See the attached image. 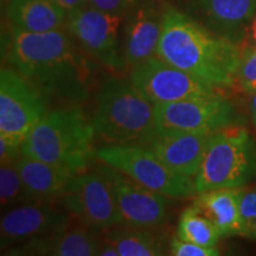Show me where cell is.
Wrapping results in <instances>:
<instances>
[{
  "instance_id": "cell-10",
  "label": "cell",
  "mask_w": 256,
  "mask_h": 256,
  "mask_svg": "<svg viewBox=\"0 0 256 256\" xmlns=\"http://www.w3.org/2000/svg\"><path fill=\"white\" fill-rule=\"evenodd\" d=\"M124 17L87 5L69 14L64 28L92 60L108 69L122 70L127 68L119 44Z\"/></svg>"
},
{
  "instance_id": "cell-2",
  "label": "cell",
  "mask_w": 256,
  "mask_h": 256,
  "mask_svg": "<svg viewBox=\"0 0 256 256\" xmlns=\"http://www.w3.org/2000/svg\"><path fill=\"white\" fill-rule=\"evenodd\" d=\"M156 55L214 87L230 88L238 83L241 46L174 6L164 5Z\"/></svg>"
},
{
  "instance_id": "cell-28",
  "label": "cell",
  "mask_w": 256,
  "mask_h": 256,
  "mask_svg": "<svg viewBox=\"0 0 256 256\" xmlns=\"http://www.w3.org/2000/svg\"><path fill=\"white\" fill-rule=\"evenodd\" d=\"M23 156L22 146L0 138V162L2 165L16 164L17 160Z\"/></svg>"
},
{
  "instance_id": "cell-30",
  "label": "cell",
  "mask_w": 256,
  "mask_h": 256,
  "mask_svg": "<svg viewBox=\"0 0 256 256\" xmlns=\"http://www.w3.org/2000/svg\"><path fill=\"white\" fill-rule=\"evenodd\" d=\"M242 44H247V46H254L256 49V14L254 16V18H252L250 25H249L247 36H246Z\"/></svg>"
},
{
  "instance_id": "cell-27",
  "label": "cell",
  "mask_w": 256,
  "mask_h": 256,
  "mask_svg": "<svg viewBox=\"0 0 256 256\" xmlns=\"http://www.w3.org/2000/svg\"><path fill=\"white\" fill-rule=\"evenodd\" d=\"M136 4L138 0H88L92 8L118 16H126Z\"/></svg>"
},
{
  "instance_id": "cell-17",
  "label": "cell",
  "mask_w": 256,
  "mask_h": 256,
  "mask_svg": "<svg viewBox=\"0 0 256 256\" xmlns=\"http://www.w3.org/2000/svg\"><path fill=\"white\" fill-rule=\"evenodd\" d=\"M202 24L241 46L256 14V0H194Z\"/></svg>"
},
{
  "instance_id": "cell-31",
  "label": "cell",
  "mask_w": 256,
  "mask_h": 256,
  "mask_svg": "<svg viewBox=\"0 0 256 256\" xmlns=\"http://www.w3.org/2000/svg\"><path fill=\"white\" fill-rule=\"evenodd\" d=\"M249 113H250V120L252 124V130L256 136V92L250 95V101H249Z\"/></svg>"
},
{
  "instance_id": "cell-8",
  "label": "cell",
  "mask_w": 256,
  "mask_h": 256,
  "mask_svg": "<svg viewBox=\"0 0 256 256\" xmlns=\"http://www.w3.org/2000/svg\"><path fill=\"white\" fill-rule=\"evenodd\" d=\"M130 81L153 104L222 96L220 88L194 78L156 55L130 68Z\"/></svg>"
},
{
  "instance_id": "cell-4",
  "label": "cell",
  "mask_w": 256,
  "mask_h": 256,
  "mask_svg": "<svg viewBox=\"0 0 256 256\" xmlns=\"http://www.w3.org/2000/svg\"><path fill=\"white\" fill-rule=\"evenodd\" d=\"M96 139L107 144H145L156 132L154 104L136 86L118 76L102 83L92 115Z\"/></svg>"
},
{
  "instance_id": "cell-12",
  "label": "cell",
  "mask_w": 256,
  "mask_h": 256,
  "mask_svg": "<svg viewBox=\"0 0 256 256\" xmlns=\"http://www.w3.org/2000/svg\"><path fill=\"white\" fill-rule=\"evenodd\" d=\"M98 168L107 179L126 226L142 229H156L168 222L170 198L138 184L106 164Z\"/></svg>"
},
{
  "instance_id": "cell-3",
  "label": "cell",
  "mask_w": 256,
  "mask_h": 256,
  "mask_svg": "<svg viewBox=\"0 0 256 256\" xmlns=\"http://www.w3.org/2000/svg\"><path fill=\"white\" fill-rule=\"evenodd\" d=\"M95 139L92 119L78 104H68L48 112L22 144V152L82 174L96 158Z\"/></svg>"
},
{
  "instance_id": "cell-21",
  "label": "cell",
  "mask_w": 256,
  "mask_h": 256,
  "mask_svg": "<svg viewBox=\"0 0 256 256\" xmlns=\"http://www.w3.org/2000/svg\"><path fill=\"white\" fill-rule=\"evenodd\" d=\"M152 229L122 226L110 228L106 241L112 243L120 256H162L166 254L164 238L151 232Z\"/></svg>"
},
{
  "instance_id": "cell-9",
  "label": "cell",
  "mask_w": 256,
  "mask_h": 256,
  "mask_svg": "<svg viewBox=\"0 0 256 256\" xmlns=\"http://www.w3.org/2000/svg\"><path fill=\"white\" fill-rule=\"evenodd\" d=\"M154 113L158 132L182 130L210 134L232 124H242L235 106L223 96L159 104L154 106Z\"/></svg>"
},
{
  "instance_id": "cell-1",
  "label": "cell",
  "mask_w": 256,
  "mask_h": 256,
  "mask_svg": "<svg viewBox=\"0 0 256 256\" xmlns=\"http://www.w3.org/2000/svg\"><path fill=\"white\" fill-rule=\"evenodd\" d=\"M5 60L6 66L20 72L48 98L80 104L90 95L94 63L62 28L28 32L11 25Z\"/></svg>"
},
{
  "instance_id": "cell-25",
  "label": "cell",
  "mask_w": 256,
  "mask_h": 256,
  "mask_svg": "<svg viewBox=\"0 0 256 256\" xmlns=\"http://www.w3.org/2000/svg\"><path fill=\"white\" fill-rule=\"evenodd\" d=\"M238 83L242 90L249 95L256 92V49L247 44L241 46Z\"/></svg>"
},
{
  "instance_id": "cell-18",
  "label": "cell",
  "mask_w": 256,
  "mask_h": 256,
  "mask_svg": "<svg viewBox=\"0 0 256 256\" xmlns=\"http://www.w3.org/2000/svg\"><path fill=\"white\" fill-rule=\"evenodd\" d=\"M28 198L32 202H54L62 197L75 172L62 166L23 154L16 162Z\"/></svg>"
},
{
  "instance_id": "cell-19",
  "label": "cell",
  "mask_w": 256,
  "mask_h": 256,
  "mask_svg": "<svg viewBox=\"0 0 256 256\" xmlns=\"http://www.w3.org/2000/svg\"><path fill=\"white\" fill-rule=\"evenodd\" d=\"M6 17L20 30L49 32L66 26L68 16L52 0H8Z\"/></svg>"
},
{
  "instance_id": "cell-22",
  "label": "cell",
  "mask_w": 256,
  "mask_h": 256,
  "mask_svg": "<svg viewBox=\"0 0 256 256\" xmlns=\"http://www.w3.org/2000/svg\"><path fill=\"white\" fill-rule=\"evenodd\" d=\"M177 236L184 241L197 243L204 247H216L218 240L222 238L215 224L194 204L182 211Z\"/></svg>"
},
{
  "instance_id": "cell-20",
  "label": "cell",
  "mask_w": 256,
  "mask_h": 256,
  "mask_svg": "<svg viewBox=\"0 0 256 256\" xmlns=\"http://www.w3.org/2000/svg\"><path fill=\"white\" fill-rule=\"evenodd\" d=\"M240 192L241 188H220L197 192L192 204L215 224L222 236L241 235Z\"/></svg>"
},
{
  "instance_id": "cell-24",
  "label": "cell",
  "mask_w": 256,
  "mask_h": 256,
  "mask_svg": "<svg viewBox=\"0 0 256 256\" xmlns=\"http://www.w3.org/2000/svg\"><path fill=\"white\" fill-rule=\"evenodd\" d=\"M241 236L256 240V188H241L240 192Z\"/></svg>"
},
{
  "instance_id": "cell-29",
  "label": "cell",
  "mask_w": 256,
  "mask_h": 256,
  "mask_svg": "<svg viewBox=\"0 0 256 256\" xmlns=\"http://www.w3.org/2000/svg\"><path fill=\"white\" fill-rule=\"evenodd\" d=\"M56 5L66 12V16L74 14L88 5V0H52Z\"/></svg>"
},
{
  "instance_id": "cell-6",
  "label": "cell",
  "mask_w": 256,
  "mask_h": 256,
  "mask_svg": "<svg viewBox=\"0 0 256 256\" xmlns=\"http://www.w3.org/2000/svg\"><path fill=\"white\" fill-rule=\"evenodd\" d=\"M96 159L172 200L197 194L194 179L174 172L142 144H107L96 150Z\"/></svg>"
},
{
  "instance_id": "cell-14",
  "label": "cell",
  "mask_w": 256,
  "mask_h": 256,
  "mask_svg": "<svg viewBox=\"0 0 256 256\" xmlns=\"http://www.w3.org/2000/svg\"><path fill=\"white\" fill-rule=\"evenodd\" d=\"M164 6L153 0L138 2L126 14L122 55L128 68L154 56L162 28Z\"/></svg>"
},
{
  "instance_id": "cell-23",
  "label": "cell",
  "mask_w": 256,
  "mask_h": 256,
  "mask_svg": "<svg viewBox=\"0 0 256 256\" xmlns=\"http://www.w3.org/2000/svg\"><path fill=\"white\" fill-rule=\"evenodd\" d=\"M0 202L2 210L31 203L16 164L2 165L0 168Z\"/></svg>"
},
{
  "instance_id": "cell-11",
  "label": "cell",
  "mask_w": 256,
  "mask_h": 256,
  "mask_svg": "<svg viewBox=\"0 0 256 256\" xmlns=\"http://www.w3.org/2000/svg\"><path fill=\"white\" fill-rule=\"evenodd\" d=\"M60 198L72 216L98 230L124 223L110 185L98 168L76 174Z\"/></svg>"
},
{
  "instance_id": "cell-13",
  "label": "cell",
  "mask_w": 256,
  "mask_h": 256,
  "mask_svg": "<svg viewBox=\"0 0 256 256\" xmlns=\"http://www.w3.org/2000/svg\"><path fill=\"white\" fill-rule=\"evenodd\" d=\"M52 203L32 202L6 210L0 220L2 252L28 240L58 232L68 226V215Z\"/></svg>"
},
{
  "instance_id": "cell-26",
  "label": "cell",
  "mask_w": 256,
  "mask_h": 256,
  "mask_svg": "<svg viewBox=\"0 0 256 256\" xmlns=\"http://www.w3.org/2000/svg\"><path fill=\"white\" fill-rule=\"evenodd\" d=\"M170 254L174 256H217L220 255L216 247H204L197 243L184 241L177 235L171 240L168 246Z\"/></svg>"
},
{
  "instance_id": "cell-16",
  "label": "cell",
  "mask_w": 256,
  "mask_h": 256,
  "mask_svg": "<svg viewBox=\"0 0 256 256\" xmlns=\"http://www.w3.org/2000/svg\"><path fill=\"white\" fill-rule=\"evenodd\" d=\"M212 134L156 130L145 146L174 172L192 178L200 168Z\"/></svg>"
},
{
  "instance_id": "cell-7",
  "label": "cell",
  "mask_w": 256,
  "mask_h": 256,
  "mask_svg": "<svg viewBox=\"0 0 256 256\" xmlns=\"http://www.w3.org/2000/svg\"><path fill=\"white\" fill-rule=\"evenodd\" d=\"M49 112V98L17 70L0 72V138L20 145Z\"/></svg>"
},
{
  "instance_id": "cell-15",
  "label": "cell",
  "mask_w": 256,
  "mask_h": 256,
  "mask_svg": "<svg viewBox=\"0 0 256 256\" xmlns=\"http://www.w3.org/2000/svg\"><path fill=\"white\" fill-rule=\"evenodd\" d=\"M98 228L83 226H64L49 235L38 236L12 246L2 252L5 255L44 256H94L98 255L104 242L98 238Z\"/></svg>"
},
{
  "instance_id": "cell-5",
  "label": "cell",
  "mask_w": 256,
  "mask_h": 256,
  "mask_svg": "<svg viewBox=\"0 0 256 256\" xmlns=\"http://www.w3.org/2000/svg\"><path fill=\"white\" fill-rule=\"evenodd\" d=\"M256 176V146L247 128L232 124L211 136L194 176L196 192L242 188Z\"/></svg>"
}]
</instances>
